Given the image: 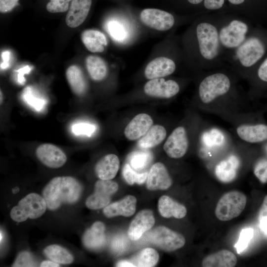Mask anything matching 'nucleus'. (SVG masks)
<instances>
[{
    "mask_svg": "<svg viewBox=\"0 0 267 267\" xmlns=\"http://www.w3.org/2000/svg\"><path fill=\"white\" fill-rule=\"evenodd\" d=\"M82 191L81 183L69 176L57 177L51 179L42 191L47 208L55 210L63 203L73 204L80 198Z\"/></svg>",
    "mask_w": 267,
    "mask_h": 267,
    "instance_id": "1",
    "label": "nucleus"
},
{
    "mask_svg": "<svg viewBox=\"0 0 267 267\" xmlns=\"http://www.w3.org/2000/svg\"><path fill=\"white\" fill-rule=\"evenodd\" d=\"M47 205L43 197L31 193L21 199L10 211L11 218L17 222H22L28 218L34 219L41 217L45 212Z\"/></svg>",
    "mask_w": 267,
    "mask_h": 267,
    "instance_id": "2",
    "label": "nucleus"
},
{
    "mask_svg": "<svg viewBox=\"0 0 267 267\" xmlns=\"http://www.w3.org/2000/svg\"><path fill=\"white\" fill-rule=\"evenodd\" d=\"M247 202L242 192L232 190L224 193L219 199L215 209V215L221 221H227L239 216Z\"/></svg>",
    "mask_w": 267,
    "mask_h": 267,
    "instance_id": "3",
    "label": "nucleus"
},
{
    "mask_svg": "<svg viewBox=\"0 0 267 267\" xmlns=\"http://www.w3.org/2000/svg\"><path fill=\"white\" fill-rule=\"evenodd\" d=\"M230 87L229 78L225 75L216 73L206 77L200 83L199 95L201 101L208 104L226 93Z\"/></svg>",
    "mask_w": 267,
    "mask_h": 267,
    "instance_id": "4",
    "label": "nucleus"
},
{
    "mask_svg": "<svg viewBox=\"0 0 267 267\" xmlns=\"http://www.w3.org/2000/svg\"><path fill=\"white\" fill-rule=\"evenodd\" d=\"M196 34L202 55L208 60L214 58L219 45L217 29L211 24L201 23L197 27Z\"/></svg>",
    "mask_w": 267,
    "mask_h": 267,
    "instance_id": "5",
    "label": "nucleus"
},
{
    "mask_svg": "<svg viewBox=\"0 0 267 267\" xmlns=\"http://www.w3.org/2000/svg\"><path fill=\"white\" fill-rule=\"evenodd\" d=\"M266 42L259 37L247 39L237 49L236 55L242 65L246 67L253 66L265 55Z\"/></svg>",
    "mask_w": 267,
    "mask_h": 267,
    "instance_id": "6",
    "label": "nucleus"
},
{
    "mask_svg": "<svg viewBox=\"0 0 267 267\" xmlns=\"http://www.w3.org/2000/svg\"><path fill=\"white\" fill-rule=\"evenodd\" d=\"M149 238L152 243L167 252L181 248L185 243L182 235L164 226L154 228L150 233Z\"/></svg>",
    "mask_w": 267,
    "mask_h": 267,
    "instance_id": "7",
    "label": "nucleus"
},
{
    "mask_svg": "<svg viewBox=\"0 0 267 267\" xmlns=\"http://www.w3.org/2000/svg\"><path fill=\"white\" fill-rule=\"evenodd\" d=\"M118 184L110 180L99 179L94 185V191L88 197L86 201V206L92 210L105 207L109 203L111 197L118 190Z\"/></svg>",
    "mask_w": 267,
    "mask_h": 267,
    "instance_id": "8",
    "label": "nucleus"
},
{
    "mask_svg": "<svg viewBox=\"0 0 267 267\" xmlns=\"http://www.w3.org/2000/svg\"><path fill=\"white\" fill-rule=\"evenodd\" d=\"M140 18L146 26L152 29L165 31L171 29L175 19L171 13L156 8H146L140 13Z\"/></svg>",
    "mask_w": 267,
    "mask_h": 267,
    "instance_id": "9",
    "label": "nucleus"
},
{
    "mask_svg": "<svg viewBox=\"0 0 267 267\" xmlns=\"http://www.w3.org/2000/svg\"><path fill=\"white\" fill-rule=\"evenodd\" d=\"M188 147V139L185 129L182 126L176 128L169 136L163 148L167 155L172 158L183 157Z\"/></svg>",
    "mask_w": 267,
    "mask_h": 267,
    "instance_id": "10",
    "label": "nucleus"
},
{
    "mask_svg": "<svg viewBox=\"0 0 267 267\" xmlns=\"http://www.w3.org/2000/svg\"><path fill=\"white\" fill-rule=\"evenodd\" d=\"M179 90L178 84L172 80L155 78L148 81L144 86L146 94L153 97L169 98L176 95Z\"/></svg>",
    "mask_w": 267,
    "mask_h": 267,
    "instance_id": "11",
    "label": "nucleus"
},
{
    "mask_svg": "<svg viewBox=\"0 0 267 267\" xmlns=\"http://www.w3.org/2000/svg\"><path fill=\"white\" fill-rule=\"evenodd\" d=\"M248 31L247 25L238 20L232 21L226 27L222 28L219 38L222 44L227 47H235L244 41Z\"/></svg>",
    "mask_w": 267,
    "mask_h": 267,
    "instance_id": "12",
    "label": "nucleus"
},
{
    "mask_svg": "<svg viewBox=\"0 0 267 267\" xmlns=\"http://www.w3.org/2000/svg\"><path fill=\"white\" fill-rule=\"evenodd\" d=\"M38 159L45 166L51 168H58L66 162L65 153L57 146L50 143L39 145L36 149Z\"/></svg>",
    "mask_w": 267,
    "mask_h": 267,
    "instance_id": "13",
    "label": "nucleus"
},
{
    "mask_svg": "<svg viewBox=\"0 0 267 267\" xmlns=\"http://www.w3.org/2000/svg\"><path fill=\"white\" fill-rule=\"evenodd\" d=\"M172 184V180L165 166L161 162L153 164L146 179V186L150 190H166Z\"/></svg>",
    "mask_w": 267,
    "mask_h": 267,
    "instance_id": "14",
    "label": "nucleus"
},
{
    "mask_svg": "<svg viewBox=\"0 0 267 267\" xmlns=\"http://www.w3.org/2000/svg\"><path fill=\"white\" fill-rule=\"evenodd\" d=\"M154 223L155 218L152 211H140L130 224L128 231L129 238L134 241L138 240L145 232L150 229Z\"/></svg>",
    "mask_w": 267,
    "mask_h": 267,
    "instance_id": "15",
    "label": "nucleus"
},
{
    "mask_svg": "<svg viewBox=\"0 0 267 267\" xmlns=\"http://www.w3.org/2000/svg\"><path fill=\"white\" fill-rule=\"evenodd\" d=\"M236 131L239 138L247 142L258 144L267 141V125L265 123L242 125Z\"/></svg>",
    "mask_w": 267,
    "mask_h": 267,
    "instance_id": "16",
    "label": "nucleus"
},
{
    "mask_svg": "<svg viewBox=\"0 0 267 267\" xmlns=\"http://www.w3.org/2000/svg\"><path fill=\"white\" fill-rule=\"evenodd\" d=\"M153 123V120L149 115L139 114L133 118L125 128V135L130 140L141 138L152 126Z\"/></svg>",
    "mask_w": 267,
    "mask_h": 267,
    "instance_id": "17",
    "label": "nucleus"
},
{
    "mask_svg": "<svg viewBox=\"0 0 267 267\" xmlns=\"http://www.w3.org/2000/svg\"><path fill=\"white\" fill-rule=\"evenodd\" d=\"M92 3V0H72L71 2L65 22L71 28L81 25L87 17Z\"/></svg>",
    "mask_w": 267,
    "mask_h": 267,
    "instance_id": "18",
    "label": "nucleus"
},
{
    "mask_svg": "<svg viewBox=\"0 0 267 267\" xmlns=\"http://www.w3.org/2000/svg\"><path fill=\"white\" fill-rule=\"evenodd\" d=\"M175 69L176 64L173 60L166 57H159L147 65L144 75L147 79L151 80L170 75Z\"/></svg>",
    "mask_w": 267,
    "mask_h": 267,
    "instance_id": "19",
    "label": "nucleus"
},
{
    "mask_svg": "<svg viewBox=\"0 0 267 267\" xmlns=\"http://www.w3.org/2000/svg\"><path fill=\"white\" fill-rule=\"evenodd\" d=\"M105 225L101 222H94L83 235L82 240L84 246L89 249L97 250L106 244Z\"/></svg>",
    "mask_w": 267,
    "mask_h": 267,
    "instance_id": "20",
    "label": "nucleus"
},
{
    "mask_svg": "<svg viewBox=\"0 0 267 267\" xmlns=\"http://www.w3.org/2000/svg\"><path fill=\"white\" fill-rule=\"evenodd\" d=\"M136 204V198L132 195H128L120 201L105 206L103 213L108 218L117 216L130 217L135 213Z\"/></svg>",
    "mask_w": 267,
    "mask_h": 267,
    "instance_id": "21",
    "label": "nucleus"
},
{
    "mask_svg": "<svg viewBox=\"0 0 267 267\" xmlns=\"http://www.w3.org/2000/svg\"><path fill=\"white\" fill-rule=\"evenodd\" d=\"M120 166V161L114 154H107L96 164L95 172L98 178L102 180H110L116 175Z\"/></svg>",
    "mask_w": 267,
    "mask_h": 267,
    "instance_id": "22",
    "label": "nucleus"
},
{
    "mask_svg": "<svg viewBox=\"0 0 267 267\" xmlns=\"http://www.w3.org/2000/svg\"><path fill=\"white\" fill-rule=\"evenodd\" d=\"M158 210L161 215L166 218L181 219L187 213L186 207L167 195L161 196L158 201Z\"/></svg>",
    "mask_w": 267,
    "mask_h": 267,
    "instance_id": "23",
    "label": "nucleus"
},
{
    "mask_svg": "<svg viewBox=\"0 0 267 267\" xmlns=\"http://www.w3.org/2000/svg\"><path fill=\"white\" fill-rule=\"evenodd\" d=\"M237 263V258L231 251L223 249L209 255L202 262L203 267H233Z\"/></svg>",
    "mask_w": 267,
    "mask_h": 267,
    "instance_id": "24",
    "label": "nucleus"
},
{
    "mask_svg": "<svg viewBox=\"0 0 267 267\" xmlns=\"http://www.w3.org/2000/svg\"><path fill=\"white\" fill-rule=\"evenodd\" d=\"M82 41L86 47L92 52H102L107 44L106 36L95 30H87L81 34Z\"/></svg>",
    "mask_w": 267,
    "mask_h": 267,
    "instance_id": "25",
    "label": "nucleus"
},
{
    "mask_svg": "<svg viewBox=\"0 0 267 267\" xmlns=\"http://www.w3.org/2000/svg\"><path fill=\"white\" fill-rule=\"evenodd\" d=\"M238 167V160L235 156H231L222 161L216 166V176L222 182H230L236 176Z\"/></svg>",
    "mask_w": 267,
    "mask_h": 267,
    "instance_id": "26",
    "label": "nucleus"
},
{
    "mask_svg": "<svg viewBox=\"0 0 267 267\" xmlns=\"http://www.w3.org/2000/svg\"><path fill=\"white\" fill-rule=\"evenodd\" d=\"M167 132L162 126H152L147 133L138 142V145L144 149L154 147L161 143L166 138Z\"/></svg>",
    "mask_w": 267,
    "mask_h": 267,
    "instance_id": "27",
    "label": "nucleus"
},
{
    "mask_svg": "<svg viewBox=\"0 0 267 267\" xmlns=\"http://www.w3.org/2000/svg\"><path fill=\"white\" fill-rule=\"evenodd\" d=\"M66 77L73 92L81 95L86 91V82L81 69L76 65H71L66 72Z\"/></svg>",
    "mask_w": 267,
    "mask_h": 267,
    "instance_id": "28",
    "label": "nucleus"
},
{
    "mask_svg": "<svg viewBox=\"0 0 267 267\" xmlns=\"http://www.w3.org/2000/svg\"><path fill=\"white\" fill-rule=\"evenodd\" d=\"M87 70L91 78L94 81H101L107 73V67L105 61L96 55H89L86 59Z\"/></svg>",
    "mask_w": 267,
    "mask_h": 267,
    "instance_id": "29",
    "label": "nucleus"
},
{
    "mask_svg": "<svg viewBox=\"0 0 267 267\" xmlns=\"http://www.w3.org/2000/svg\"><path fill=\"white\" fill-rule=\"evenodd\" d=\"M44 254L51 261L59 264H70L74 261L73 256L66 249L56 245H50L44 249Z\"/></svg>",
    "mask_w": 267,
    "mask_h": 267,
    "instance_id": "30",
    "label": "nucleus"
},
{
    "mask_svg": "<svg viewBox=\"0 0 267 267\" xmlns=\"http://www.w3.org/2000/svg\"><path fill=\"white\" fill-rule=\"evenodd\" d=\"M22 100L31 108L37 112L43 110L46 106V100L31 86L25 88L21 94Z\"/></svg>",
    "mask_w": 267,
    "mask_h": 267,
    "instance_id": "31",
    "label": "nucleus"
},
{
    "mask_svg": "<svg viewBox=\"0 0 267 267\" xmlns=\"http://www.w3.org/2000/svg\"><path fill=\"white\" fill-rule=\"evenodd\" d=\"M159 259V254L155 249L146 248L137 255L133 262L135 267H152L157 264Z\"/></svg>",
    "mask_w": 267,
    "mask_h": 267,
    "instance_id": "32",
    "label": "nucleus"
},
{
    "mask_svg": "<svg viewBox=\"0 0 267 267\" xmlns=\"http://www.w3.org/2000/svg\"><path fill=\"white\" fill-rule=\"evenodd\" d=\"M123 176L126 182L130 185L136 183L139 184L143 183L147 179V172L140 173L134 170L130 164H126L123 169Z\"/></svg>",
    "mask_w": 267,
    "mask_h": 267,
    "instance_id": "33",
    "label": "nucleus"
},
{
    "mask_svg": "<svg viewBox=\"0 0 267 267\" xmlns=\"http://www.w3.org/2000/svg\"><path fill=\"white\" fill-rule=\"evenodd\" d=\"M152 160V156L148 152L135 151L130 156L129 162L131 167L139 172L147 167Z\"/></svg>",
    "mask_w": 267,
    "mask_h": 267,
    "instance_id": "34",
    "label": "nucleus"
},
{
    "mask_svg": "<svg viewBox=\"0 0 267 267\" xmlns=\"http://www.w3.org/2000/svg\"><path fill=\"white\" fill-rule=\"evenodd\" d=\"M254 235V230L252 228L243 229L240 234L238 242L234 247L238 254L242 252L248 246Z\"/></svg>",
    "mask_w": 267,
    "mask_h": 267,
    "instance_id": "35",
    "label": "nucleus"
},
{
    "mask_svg": "<svg viewBox=\"0 0 267 267\" xmlns=\"http://www.w3.org/2000/svg\"><path fill=\"white\" fill-rule=\"evenodd\" d=\"M72 0H49L46 10L51 13L64 12L68 10Z\"/></svg>",
    "mask_w": 267,
    "mask_h": 267,
    "instance_id": "36",
    "label": "nucleus"
},
{
    "mask_svg": "<svg viewBox=\"0 0 267 267\" xmlns=\"http://www.w3.org/2000/svg\"><path fill=\"white\" fill-rule=\"evenodd\" d=\"M12 267H36L37 264L33 255L27 251H23L19 254Z\"/></svg>",
    "mask_w": 267,
    "mask_h": 267,
    "instance_id": "37",
    "label": "nucleus"
},
{
    "mask_svg": "<svg viewBox=\"0 0 267 267\" xmlns=\"http://www.w3.org/2000/svg\"><path fill=\"white\" fill-rule=\"evenodd\" d=\"M95 130L94 125L87 123H77L72 126V131L76 135H86L90 136Z\"/></svg>",
    "mask_w": 267,
    "mask_h": 267,
    "instance_id": "38",
    "label": "nucleus"
},
{
    "mask_svg": "<svg viewBox=\"0 0 267 267\" xmlns=\"http://www.w3.org/2000/svg\"><path fill=\"white\" fill-rule=\"evenodd\" d=\"M254 174L262 183L267 182V159H261L255 165Z\"/></svg>",
    "mask_w": 267,
    "mask_h": 267,
    "instance_id": "39",
    "label": "nucleus"
},
{
    "mask_svg": "<svg viewBox=\"0 0 267 267\" xmlns=\"http://www.w3.org/2000/svg\"><path fill=\"white\" fill-rule=\"evenodd\" d=\"M128 245L126 237L119 235L115 237L111 242V247L113 252L121 253L124 251Z\"/></svg>",
    "mask_w": 267,
    "mask_h": 267,
    "instance_id": "40",
    "label": "nucleus"
},
{
    "mask_svg": "<svg viewBox=\"0 0 267 267\" xmlns=\"http://www.w3.org/2000/svg\"><path fill=\"white\" fill-rule=\"evenodd\" d=\"M108 29L110 34L116 40L121 41L124 38L123 30L117 23L113 21L110 22L108 24Z\"/></svg>",
    "mask_w": 267,
    "mask_h": 267,
    "instance_id": "41",
    "label": "nucleus"
},
{
    "mask_svg": "<svg viewBox=\"0 0 267 267\" xmlns=\"http://www.w3.org/2000/svg\"><path fill=\"white\" fill-rule=\"evenodd\" d=\"M257 77L260 83L267 85V57L259 65L257 71Z\"/></svg>",
    "mask_w": 267,
    "mask_h": 267,
    "instance_id": "42",
    "label": "nucleus"
},
{
    "mask_svg": "<svg viewBox=\"0 0 267 267\" xmlns=\"http://www.w3.org/2000/svg\"><path fill=\"white\" fill-rule=\"evenodd\" d=\"M19 0H0V11L5 13L11 11L17 4Z\"/></svg>",
    "mask_w": 267,
    "mask_h": 267,
    "instance_id": "43",
    "label": "nucleus"
},
{
    "mask_svg": "<svg viewBox=\"0 0 267 267\" xmlns=\"http://www.w3.org/2000/svg\"><path fill=\"white\" fill-rule=\"evenodd\" d=\"M258 219L260 223L267 222V195L265 196L259 211Z\"/></svg>",
    "mask_w": 267,
    "mask_h": 267,
    "instance_id": "44",
    "label": "nucleus"
},
{
    "mask_svg": "<svg viewBox=\"0 0 267 267\" xmlns=\"http://www.w3.org/2000/svg\"><path fill=\"white\" fill-rule=\"evenodd\" d=\"M32 68L29 66H25L22 68L16 70L17 72V81L20 85H23L25 82L24 75L28 74Z\"/></svg>",
    "mask_w": 267,
    "mask_h": 267,
    "instance_id": "45",
    "label": "nucleus"
},
{
    "mask_svg": "<svg viewBox=\"0 0 267 267\" xmlns=\"http://www.w3.org/2000/svg\"><path fill=\"white\" fill-rule=\"evenodd\" d=\"M224 0H205L204 5L209 9H217L222 7Z\"/></svg>",
    "mask_w": 267,
    "mask_h": 267,
    "instance_id": "46",
    "label": "nucleus"
},
{
    "mask_svg": "<svg viewBox=\"0 0 267 267\" xmlns=\"http://www.w3.org/2000/svg\"><path fill=\"white\" fill-rule=\"evenodd\" d=\"M11 53L9 50H5L1 53V56L2 62L0 63V69L4 70L7 69L10 65Z\"/></svg>",
    "mask_w": 267,
    "mask_h": 267,
    "instance_id": "47",
    "label": "nucleus"
},
{
    "mask_svg": "<svg viewBox=\"0 0 267 267\" xmlns=\"http://www.w3.org/2000/svg\"><path fill=\"white\" fill-rule=\"evenodd\" d=\"M40 266L41 267H60V265L59 264L52 261H44L41 263Z\"/></svg>",
    "mask_w": 267,
    "mask_h": 267,
    "instance_id": "48",
    "label": "nucleus"
},
{
    "mask_svg": "<svg viewBox=\"0 0 267 267\" xmlns=\"http://www.w3.org/2000/svg\"><path fill=\"white\" fill-rule=\"evenodd\" d=\"M116 267H135V266L133 263L128 261H121L119 262L117 265Z\"/></svg>",
    "mask_w": 267,
    "mask_h": 267,
    "instance_id": "49",
    "label": "nucleus"
},
{
    "mask_svg": "<svg viewBox=\"0 0 267 267\" xmlns=\"http://www.w3.org/2000/svg\"><path fill=\"white\" fill-rule=\"evenodd\" d=\"M260 226L262 231L267 235V222L260 223Z\"/></svg>",
    "mask_w": 267,
    "mask_h": 267,
    "instance_id": "50",
    "label": "nucleus"
},
{
    "mask_svg": "<svg viewBox=\"0 0 267 267\" xmlns=\"http://www.w3.org/2000/svg\"><path fill=\"white\" fill-rule=\"evenodd\" d=\"M263 143V144L262 146V149L265 155L266 156V157H267V141Z\"/></svg>",
    "mask_w": 267,
    "mask_h": 267,
    "instance_id": "51",
    "label": "nucleus"
},
{
    "mask_svg": "<svg viewBox=\"0 0 267 267\" xmlns=\"http://www.w3.org/2000/svg\"><path fill=\"white\" fill-rule=\"evenodd\" d=\"M245 0H228V1L231 3L234 4H239L243 3Z\"/></svg>",
    "mask_w": 267,
    "mask_h": 267,
    "instance_id": "52",
    "label": "nucleus"
},
{
    "mask_svg": "<svg viewBox=\"0 0 267 267\" xmlns=\"http://www.w3.org/2000/svg\"><path fill=\"white\" fill-rule=\"evenodd\" d=\"M203 0H188V1L192 4H198L201 2Z\"/></svg>",
    "mask_w": 267,
    "mask_h": 267,
    "instance_id": "53",
    "label": "nucleus"
},
{
    "mask_svg": "<svg viewBox=\"0 0 267 267\" xmlns=\"http://www.w3.org/2000/svg\"><path fill=\"white\" fill-rule=\"evenodd\" d=\"M0 242H1V241L2 240V239H3V234L1 230H0Z\"/></svg>",
    "mask_w": 267,
    "mask_h": 267,
    "instance_id": "54",
    "label": "nucleus"
},
{
    "mask_svg": "<svg viewBox=\"0 0 267 267\" xmlns=\"http://www.w3.org/2000/svg\"><path fill=\"white\" fill-rule=\"evenodd\" d=\"M2 94L1 91H0V103H1L2 102Z\"/></svg>",
    "mask_w": 267,
    "mask_h": 267,
    "instance_id": "55",
    "label": "nucleus"
}]
</instances>
